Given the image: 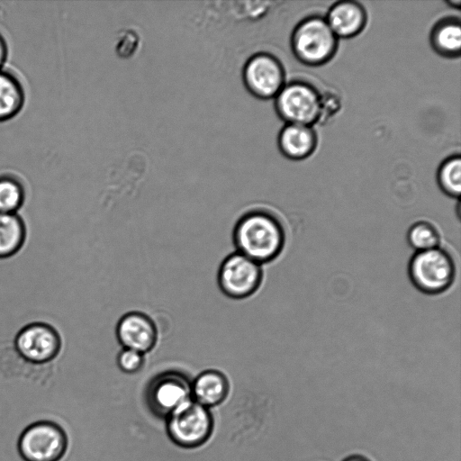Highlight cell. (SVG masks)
<instances>
[{
    "label": "cell",
    "instance_id": "6da1fadb",
    "mask_svg": "<svg viewBox=\"0 0 461 461\" xmlns=\"http://www.w3.org/2000/svg\"><path fill=\"white\" fill-rule=\"evenodd\" d=\"M232 241L237 252L262 265L278 257L285 244V231L275 216L253 210L236 221Z\"/></svg>",
    "mask_w": 461,
    "mask_h": 461
},
{
    "label": "cell",
    "instance_id": "7a4b0ae2",
    "mask_svg": "<svg viewBox=\"0 0 461 461\" xmlns=\"http://www.w3.org/2000/svg\"><path fill=\"white\" fill-rule=\"evenodd\" d=\"M294 56L308 66H320L328 62L335 54L338 37L325 18L310 16L294 30L291 39Z\"/></svg>",
    "mask_w": 461,
    "mask_h": 461
},
{
    "label": "cell",
    "instance_id": "3957f363",
    "mask_svg": "<svg viewBox=\"0 0 461 461\" xmlns=\"http://www.w3.org/2000/svg\"><path fill=\"white\" fill-rule=\"evenodd\" d=\"M170 439L184 448L204 444L212 435L213 419L210 410L193 399L166 417Z\"/></svg>",
    "mask_w": 461,
    "mask_h": 461
},
{
    "label": "cell",
    "instance_id": "277c9868",
    "mask_svg": "<svg viewBox=\"0 0 461 461\" xmlns=\"http://www.w3.org/2000/svg\"><path fill=\"white\" fill-rule=\"evenodd\" d=\"M456 274L451 256L439 247L416 252L409 264L412 284L421 292L437 294L446 291Z\"/></svg>",
    "mask_w": 461,
    "mask_h": 461
},
{
    "label": "cell",
    "instance_id": "5b68a950",
    "mask_svg": "<svg viewBox=\"0 0 461 461\" xmlns=\"http://www.w3.org/2000/svg\"><path fill=\"white\" fill-rule=\"evenodd\" d=\"M276 110L286 124L312 126L321 120V95L308 83L285 84L275 97Z\"/></svg>",
    "mask_w": 461,
    "mask_h": 461
},
{
    "label": "cell",
    "instance_id": "8992f818",
    "mask_svg": "<svg viewBox=\"0 0 461 461\" xmlns=\"http://www.w3.org/2000/svg\"><path fill=\"white\" fill-rule=\"evenodd\" d=\"M262 278L261 265L237 251L222 260L217 275L221 293L234 300L245 299L255 294Z\"/></svg>",
    "mask_w": 461,
    "mask_h": 461
},
{
    "label": "cell",
    "instance_id": "52a82bcc",
    "mask_svg": "<svg viewBox=\"0 0 461 461\" xmlns=\"http://www.w3.org/2000/svg\"><path fill=\"white\" fill-rule=\"evenodd\" d=\"M67 447L65 431L50 421H39L29 426L18 443L20 455L25 461H59Z\"/></svg>",
    "mask_w": 461,
    "mask_h": 461
},
{
    "label": "cell",
    "instance_id": "ba28073f",
    "mask_svg": "<svg viewBox=\"0 0 461 461\" xmlns=\"http://www.w3.org/2000/svg\"><path fill=\"white\" fill-rule=\"evenodd\" d=\"M190 400L191 381L178 371L158 374L149 382L146 391L149 408L153 413L163 418Z\"/></svg>",
    "mask_w": 461,
    "mask_h": 461
},
{
    "label": "cell",
    "instance_id": "9c48e42d",
    "mask_svg": "<svg viewBox=\"0 0 461 461\" xmlns=\"http://www.w3.org/2000/svg\"><path fill=\"white\" fill-rule=\"evenodd\" d=\"M242 80L254 96L270 99L275 98L285 85V75L277 58L267 52H258L245 62Z\"/></svg>",
    "mask_w": 461,
    "mask_h": 461
},
{
    "label": "cell",
    "instance_id": "30bf717a",
    "mask_svg": "<svg viewBox=\"0 0 461 461\" xmlns=\"http://www.w3.org/2000/svg\"><path fill=\"white\" fill-rule=\"evenodd\" d=\"M14 346L25 360L35 365H48L59 354L61 339L50 325L35 322L17 333Z\"/></svg>",
    "mask_w": 461,
    "mask_h": 461
},
{
    "label": "cell",
    "instance_id": "8fae6325",
    "mask_svg": "<svg viewBox=\"0 0 461 461\" xmlns=\"http://www.w3.org/2000/svg\"><path fill=\"white\" fill-rule=\"evenodd\" d=\"M116 337L123 348L133 349L145 355L156 346L158 330L154 321L147 314L130 312L119 320Z\"/></svg>",
    "mask_w": 461,
    "mask_h": 461
},
{
    "label": "cell",
    "instance_id": "7c38bea8",
    "mask_svg": "<svg viewBox=\"0 0 461 461\" xmlns=\"http://www.w3.org/2000/svg\"><path fill=\"white\" fill-rule=\"evenodd\" d=\"M326 21L339 38H352L365 27L366 14L364 7L356 1H339L328 12Z\"/></svg>",
    "mask_w": 461,
    "mask_h": 461
},
{
    "label": "cell",
    "instance_id": "4fadbf2b",
    "mask_svg": "<svg viewBox=\"0 0 461 461\" xmlns=\"http://www.w3.org/2000/svg\"><path fill=\"white\" fill-rule=\"evenodd\" d=\"M229 390L227 377L214 369L200 373L191 382L192 399L208 409L221 403L226 399Z\"/></svg>",
    "mask_w": 461,
    "mask_h": 461
},
{
    "label": "cell",
    "instance_id": "5bb4252c",
    "mask_svg": "<svg viewBox=\"0 0 461 461\" xmlns=\"http://www.w3.org/2000/svg\"><path fill=\"white\" fill-rule=\"evenodd\" d=\"M317 137L312 126L285 124L278 136L281 152L288 158L301 160L315 149Z\"/></svg>",
    "mask_w": 461,
    "mask_h": 461
},
{
    "label": "cell",
    "instance_id": "9a60e30c",
    "mask_svg": "<svg viewBox=\"0 0 461 461\" xmlns=\"http://www.w3.org/2000/svg\"><path fill=\"white\" fill-rule=\"evenodd\" d=\"M26 104V90L20 77L5 68L0 69V123L14 119Z\"/></svg>",
    "mask_w": 461,
    "mask_h": 461
},
{
    "label": "cell",
    "instance_id": "2e32d148",
    "mask_svg": "<svg viewBox=\"0 0 461 461\" xmlns=\"http://www.w3.org/2000/svg\"><path fill=\"white\" fill-rule=\"evenodd\" d=\"M433 49L440 55L455 58L460 55L461 26L456 18H446L433 27L430 33Z\"/></svg>",
    "mask_w": 461,
    "mask_h": 461
},
{
    "label": "cell",
    "instance_id": "e0dca14e",
    "mask_svg": "<svg viewBox=\"0 0 461 461\" xmlns=\"http://www.w3.org/2000/svg\"><path fill=\"white\" fill-rule=\"evenodd\" d=\"M25 237L24 222L17 213H0V258L18 252Z\"/></svg>",
    "mask_w": 461,
    "mask_h": 461
},
{
    "label": "cell",
    "instance_id": "ac0fdd59",
    "mask_svg": "<svg viewBox=\"0 0 461 461\" xmlns=\"http://www.w3.org/2000/svg\"><path fill=\"white\" fill-rule=\"evenodd\" d=\"M26 199V188L13 173L0 174V213H16Z\"/></svg>",
    "mask_w": 461,
    "mask_h": 461
},
{
    "label": "cell",
    "instance_id": "d6986e66",
    "mask_svg": "<svg viewBox=\"0 0 461 461\" xmlns=\"http://www.w3.org/2000/svg\"><path fill=\"white\" fill-rule=\"evenodd\" d=\"M438 183L441 190L451 197H458L461 191V158L455 155L445 159L438 170Z\"/></svg>",
    "mask_w": 461,
    "mask_h": 461
},
{
    "label": "cell",
    "instance_id": "ffe728a7",
    "mask_svg": "<svg viewBox=\"0 0 461 461\" xmlns=\"http://www.w3.org/2000/svg\"><path fill=\"white\" fill-rule=\"evenodd\" d=\"M407 240L411 248L418 252L438 248L440 237L437 229L431 223L420 221L410 227Z\"/></svg>",
    "mask_w": 461,
    "mask_h": 461
},
{
    "label": "cell",
    "instance_id": "44dd1931",
    "mask_svg": "<svg viewBox=\"0 0 461 461\" xmlns=\"http://www.w3.org/2000/svg\"><path fill=\"white\" fill-rule=\"evenodd\" d=\"M144 361V355L133 349L122 348L117 356V365L126 374L139 372L143 367Z\"/></svg>",
    "mask_w": 461,
    "mask_h": 461
},
{
    "label": "cell",
    "instance_id": "7402d4cb",
    "mask_svg": "<svg viewBox=\"0 0 461 461\" xmlns=\"http://www.w3.org/2000/svg\"><path fill=\"white\" fill-rule=\"evenodd\" d=\"M9 55V47L4 34L0 32V69L5 68Z\"/></svg>",
    "mask_w": 461,
    "mask_h": 461
},
{
    "label": "cell",
    "instance_id": "603a6c76",
    "mask_svg": "<svg viewBox=\"0 0 461 461\" xmlns=\"http://www.w3.org/2000/svg\"><path fill=\"white\" fill-rule=\"evenodd\" d=\"M342 461H371L368 457L360 455V454H353L347 457H345Z\"/></svg>",
    "mask_w": 461,
    "mask_h": 461
},
{
    "label": "cell",
    "instance_id": "cb8c5ba5",
    "mask_svg": "<svg viewBox=\"0 0 461 461\" xmlns=\"http://www.w3.org/2000/svg\"><path fill=\"white\" fill-rule=\"evenodd\" d=\"M448 4L452 6V7H455V8H458L461 5V1L460 0H457L456 2L454 1H450L448 2Z\"/></svg>",
    "mask_w": 461,
    "mask_h": 461
}]
</instances>
